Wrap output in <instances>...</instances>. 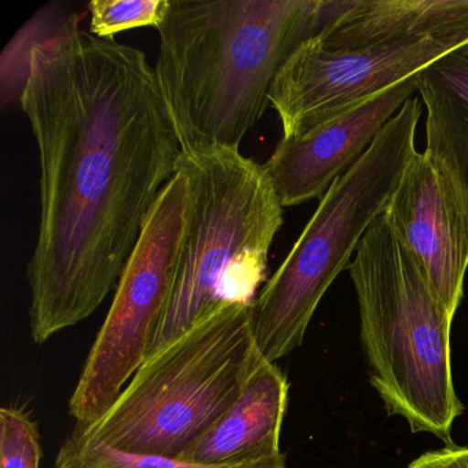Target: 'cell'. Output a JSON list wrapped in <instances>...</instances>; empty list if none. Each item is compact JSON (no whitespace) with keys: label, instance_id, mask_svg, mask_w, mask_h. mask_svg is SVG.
<instances>
[{"label":"cell","instance_id":"obj_16","mask_svg":"<svg viewBox=\"0 0 468 468\" xmlns=\"http://www.w3.org/2000/svg\"><path fill=\"white\" fill-rule=\"evenodd\" d=\"M424 468H468V448L454 443L421 454Z\"/></svg>","mask_w":468,"mask_h":468},{"label":"cell","instance_id":"obj_6","mask_svg":"<svg viewBox=\"0 0 468 468\" xmlns=\"http://www.w3.org/2000/svg\"><path fill=\"white\" fill-rule=\"evenodd\" d=\"M251 311L224 309L149 356L108 412L81 429L117 451L180 459L231 410L262 356Z\"/></svg>","mask_w":468,"mask_h":468},{"label":"cell","instance_id":"obj_1","mask_svg":"<svg viewBox=\"0 0 468 468\" xmlns=\"http://www.w3.org/2000/svg\"><path fill=\"white\" fill-rule=\"evenodd\" d=\"M20 102L39 154L27 276L31 336L45 344L117 287L182 146L146 54L72 20L28 48Z\"/></svg>","mask_w":468,"mask_h":468},{"label":"cell","instance_id":"obj_4","mask_svg":"<svg viewBox=\"0 0 468 468\" xmlns=\"http://www.w3.org/2000/svg\"><path fill=\"white\" fill-rule=\"evenodd\" d=\"M350 278L369 382L390 416L452 445L464 407L451 366L448 314L385 215L361 238Z\"/></svg>","mask_w":468,"mask_h":468},{"label":"cell","instance_id":"obj_15","mask_svg":"<svg viewBox=\"0 0 468 468\" xmlns=\"http://www.w3.org/2000/svg\"><path fill=\"white\" fill-rule=\"evenodd\" d=\"M43 451L40 432L31 416L17 408L0 410L2 468H39Z\"/></svg>","mask_w":468,"mask_h":468},{"label":"cell","instance_id":"obj_2","mask_svg":"<svg viewBox=\"0 0 468 468\" xmlns=\"http://www.w3.org/2000/svg\"><path fill=\"white\" fill-rule=\"evenodd\" d=\"M323 0H171L155 75L182 152L239 150Z\"/></svg>","mask_w":468,"mask_h":468},{"label":"cell","instance_id":"obj_5","mask_svg":"<svg viewBox=\"0 0 468 468\" xmlns=\"http://www.w3.org/2000/svg\"><path fill=\"white\" fill-rule=\"evenodd\" d=\"M176 172L187 179L190 212L149 356L224 309L253 306L283 224V205L267 169L239 150L182 152Z\"/></svg>","mask_w":468,"mask_h":468},{"label":"cell","instance_id":"obj_13","mask_svg":"<svg viewBox=\"0 0 468 468\" xmlns=\"http://www.w3.org/2000/svg\"><path fill=\"white\" fill-rule=\"evenodd\" d=\"M56 468H286L283 453L239 465H205L174 457L117 451L81 429L73 430L59 449Z\"/></svg>","mask_w":468,"mask_h":468},{"label":"cell","instance_id":"obj_11","mask_svg":"<svg viewBox=\"0 0 468 468\" xmlns=\"http://www.w3.org/2000/svg\"><path fill=\"white\" fill-rule=\"evenodd\" d=\"M289 380L264 356L231 410L180 459L205 465H239L281 454Z\"/></svg>","mask_w":468,"mask_h":468},{"label":"cell","instance_id":"obj_3","mask_svg":"<svg viewBox=\"0 0 468 468\" xmlns=\"http://www.w3.org/2000/svg\"><path fill=\"white\" fill-rule=\"evenodd\" d=\"M468 43V0L324 2L279 70L270 101L283 138L301 135Z\"/></svg>","mask_w":468,"mask_h":468},{"label":"cell","instance_id":"obj_12","mask_svg":"<svg viewBox=\"0 0 468 468\" xmlns=\"http://www.w3.org/2000/svg\"><path fill=\"white\" fill-rule=\"evenodd\" d=\"M427 112L426 153L468 227V43L416 75Z\"/></svg>","mask_w":468,"mask_h":468},{"label":"cell","instance_id":"obj_9","mask_svg":"<svg viewBox=\"0 0 468 468\" xmlns=\"http://www.w3.org/2000/svg\"><path fill=\"white\" fill-rule=\"evenodd\" d=\"M454 317L468 268V227L440 169L426 153L413 155L383 213Z\"/></svg>","mask_w":468,"mask_h":468},{"label":"cell","instance_id":"obj_14","mask_svg":"<svg viewBox=\"0 0 468 468\" xmlns=\"http://www.w3.org/2000/svg\"><path fill=\"white\" fill-rule=\"evenodd\" d=\"M171 0H92L90 34L114 40L117 34L142 27L160 28Z\"/></svg>","mask_w":468,"mask_h":468},{"label":"cell","instance_id":"obj_17","mask_svg":"<svg viewBox=\"0 0 468 468\" xmlns=\"http://www.w3.org/2000/svg\"><path fill=\"white\" fill-rule=\"evenodd\" d=\"M405 468H424L423 459H421V456H419L418 459L413 460V462Z\"/></svg>","mask_w":468,"mask_h":468},{"label":"cell","instance_id":"obj_10","mask_svg":"<svg viewBox=\"0 0 468 468\" xmlns=\"http://www.w3.org/2000/svg\"><path fill=\"white\" fill-rule=\"evenodd\" d=\"M416 91L415 75L301 135L282 138L264 166L283 207L324 196Z\"/></svg>","mask_w":468,"mask_h":468},{"label":"cell","instance_id":"obj_8","mask_svg":"<svg viewBox=\"0 0 468 468\" xmlns=\"http://www.w3.org/2000/svg\"><path fill=\"white\" fill-rule=\"evenodd\" d=\"M190 212V187L176 172L158 196L116 287L69 401L78 426L102 418L144 363L165 314Z\"/></svg>","mask_w":468,"mask_h":468},{"label":"cell","instance_id":"obj_7","mask_svg":"<svg viewBox=\"0 0 468 468\" xmlns=\"http://www.w3.org/2000/svg\"><path fill=\"white\" fill-rule=\"evenodd\" d=\"M420 117V101L410 98L388 120L360 160L320 198L289 256L254 301V338L268 361L275 363L301 346L328 287L349 267L369 226L388 209L416 154Z\"/></svg>","mask_w":468,"mask_h":468}]
</instances>
